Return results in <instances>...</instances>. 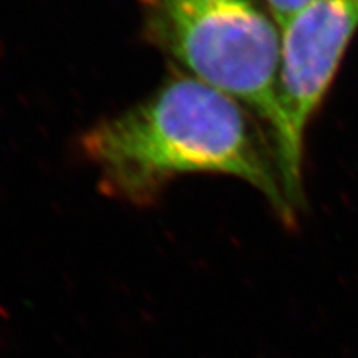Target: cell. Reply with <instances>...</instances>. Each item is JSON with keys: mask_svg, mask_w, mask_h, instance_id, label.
<instances>
[{"mask_svg": "<svg viewBox=\"0 0 358 358\" xmlns=\"http://www.w3.org/2000/svg\"><path fill=\"white\" fill-rule=\"evenodd\" d=\"M80 143L112 199L147 206L179 176L226 175L257 189L287 229L297 227L299 212L285 196L260 118L178 69L139 103L99 121Z\"/></svg>", "mask_w": 358, "mask_h": 358, "instance_id": "obj_1", "label": "cell"}, {"mask_svg": "<svg viewBox=\"0 0 358 358\" xmlns=\"http://www.w3.org/2000/svg\"><path fill=\"white\" fill-rule=\"evenodd\" d=\"M143 36L173 69L226 93L271 130L281 27L264 0H136ZM271 134V133H268Z\"/></svg>", "mask_w": 358, "mask_h": 358, "instance_id": "obj_2", "label": "cell"}, {"mask_svg": "<svg viewBox=\"0 0 358 358\" xmlns=\"http://www.w3.org/2000/svg\"><path fill=\"white\" fill-rule=\"evenodd\" d=\"M358 31V0H312L281 27L276 117L268 130L285 196L303 206L305 134Z\"/></svg>", "mask_w": 358, "mask_h": 358, "instance_id": "obj_3", "label": "cell"}, {"mask_svg": "<svg viewBox=\"0 0 358 358\" xmlns=\"http://www.w3.org/2000/svg\"><path fill=\"white\" fill-rule=\"evenodd\" d=\"M310 2L312 0H264L266 6L275 17L279 27H282L297 10H300Z\"/></svg>", "mask_w": 358, "mask_h": 358, "instance_id": "obj_4", "label": "cell"}]
</instances>
